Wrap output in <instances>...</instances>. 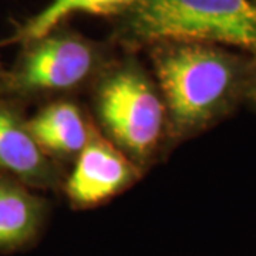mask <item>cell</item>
Masks as SVG:
<instances>
[{"mask_svg": "<svg viewBox=\"0 0 256 256\" xmlns=\"http://www.w3.org/2000/svg\"><path fill=\"white\" fill-rule=\"evenodd\" d=\"M137 0H52L42 12L26 20L10 42L22 44L44 36L58 28L64 20L77 13L111 18L112 20L126 13Z\"/></svg>", "mask_w": 256, "mask_h": 256, "instance_id": "9c48e42d", "label": "cell"}, {"mask_svg": "<svg viewBox=\"0 0 256 256\" xmlns=\"http://www.w3.org/2000/svg\"><path fill=\"white\" fill-rule=\"evenodd\" d=\"M146 50L171 140L195 137L245 104L250 54L196 42H160Z\"/></svg>", "mask_w": 256, "mask_h": 256, "instance_id": "6da1fadb", "label": "cell"}, {"mask_svg": "<svg viewBox=\"0 0 256 256\" xmlns=\"http://www.w3.org/2000/svg\"><path fill=\"white\" fill-rule=\"evenodd\" d=\"M114 58L110 44L60 24L23 44L12 70L2 74L0 86L24 97L77 92L97 82Z\"/></svg>", "mask_w": 256, "mask_h": 256, "instance_id": "277c9868", "label": "cell"}, {"mask_svg": "<svg viewBox=\"0 0 256 256\" xmlns=\"http://www.w3.org/2000/svg\"><path fill=\"white\" fill-rule=\"evenodd\" d=\"M141 168L96 128L76 158L64 192L73 206L92 208L126 191L137 181Z\"/></svg>", "mask_w": 256, "mask_h": 256, "instance_id": "5b68a950", "label": "cell"}, {"mask_svg": "<svg viewBox=\"0 0 256 256\" xmlns=\"http://www.w3.org/2000/svg\"><path fill=\"white\" fill-rule=\"evenodd\" d=\"M46 202L16 181L0 178V252L30 246L46 220Z\"/></svg>", "mask_w": 256, "mask_h": 256, "instance_id": "ba28073f", "label": "cell"}, {"mask_svg": "<svg viewBox=\"0 0 256 256\" xmlns=\"http://www.w3.org/2000/svg\"><path fill=\"white\" fill-rule=\"evenodd\" d=\"M92 86V104L104 137L142 170L170 138L166 108L156 80L136 53L126 52Z\"/></svg>", "mask_w": 256, "mask_h": 256, "instance_id": "3957f363", "label": "cell"}, {"mask_svg": "<svg viewBox=\"0 0 256 256\" xmlns=\"http://www.w3.org/2000/svg\"><path fill=\"white\" fill-rule=\"evenodd\" d=\"M245 104L249 106L252 110L256 111V56H252L250 72H249V78H248L246 96H245Z\"/></svg>", "mask_w": 256, "mask_h": 256, "instance_id": "30bf717a", "label": "cell"}, {"mask_svg": "<svg viewBox=\"0 0 256 256\" xmlns=\"http://www.w3.org/2000/svg\"><path fill=\"white\" fill-rule=\"evenodd\" d=\"M0 174L43 190L62 182L57 162L38 146L28 121L3 100H0Z\"/></svg>", "mask_w": 256, "mask_h": 256, "instance_id": "8992f818", "label": "cell"}, {"mask_svg": "<svg viewBox=\"0 0 256 256\" xmlns=\"http://www.w3.org/2000/svg\"><path fill=\"white\" fill-rule=\"evenodd\" d=\"M3 74V70H2V64H0V76Z\"/></svg>", "mask_w": 256, "mask_h": 256, "instance_id": "8fae6325", "label": "cell"}, {"mask_svg": "<svg viewBox=\"0 0 256 256\" xmlns=\"http://www.w3.org/2000/svg\"><path fill=\"white\" fill-rule=\"evenodd\" d=\"M126 52L160 42H196L256 56V0H137L114 18Z\"/></svg>", "mask_w": 256, "mask_h": 256, "instance_id": "7a4b0ae2", "label": "cell"}, {"mask_svg": "<svg viewBox=\"0 0 256 256\" xmlns=\"http://www.w3.org/2000/svg\"><path fill=\"white\" fill-rule=\"evenodd\" d=\"M28 126L38 146L53 160L77 158L96 130L82 108L68 100L43 107Z\"/></svg>", "mask_w": 256, "mask_h": 256, "instance_id": "52a82bcc", "label": "cell"}]
</instances>
